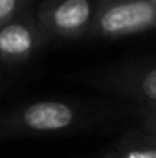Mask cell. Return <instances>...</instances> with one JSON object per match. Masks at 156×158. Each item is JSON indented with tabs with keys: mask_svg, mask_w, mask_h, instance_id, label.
Wrapping results in <instances>:
<instances>
[{
	"mask_svg": "<svg viewBox=\"0 0 156 158\" xmlns=\"http://www.w3.org/2000/svg\"><path fill=\"white\" fill-rule=\"evenodd\" d=\"M142 90L149 99L156 101V68L151 70L149 74H145V77L142 81Z\"/></svg>",
	"mask_w": 156,
	"mask_h": 158,
	"instance_id": "cell-5",
	"label": "cell"
},
{
	"mask_svg": "<svg viewBox=\"0 0 156 158\" xmlns=\"http://www.w3.org/2000/svg\"><path fill=\"white\" fill-rule=\"evenodd\" d=\"M18 6V0H0V24L7 20Z\"/></svg>",
	"mask_w": 156,
	"mask_h": 158,
	"instance_id": "cell-6",
	"label": "cell"
},
{
	"mask_svg": "<svg viewBox=\"0 0 156 158\" xmlns=\"http://www.w3.org/2000/svg\"><path fill=\"white\" fill-rule=\"evenodd\" d=\"M74 121V110L57 101H42L24 110V123L33 131H59Z\"/></svg>",
	"mask_w": 156,
	"mask_h": 158,
	"instance_id": "cell-2",
	"label": "cell"
},
{
	"mask_svg": "<svg viewBox=\"0 0 156 158\" xmlns=\"http://www.w3.org/2000/svg\"><path fill=\"white\" fill-rule=\"evenodd\" d=\"M33 48V33L28 26L13 22L0 28V53L9 59L22 57Z\"/></svg>",
	"mask_w": 156,
	"mask_h": 158,
	"instance_id": "cell-4",
	"label": "cell"
},
{
	"mask_svg": "<svg viewBox=\"0 0 156 158\" xmlns=\"http://www.w3.org/2000/svg\"><path fill=\"white\" fill-rule=\"evenodd\" d=\"M156 22V4L149 0H130L110 6L99 17L105 35H127Z\"/></svg>",
	"mask_w": 156,
	"mask_h": 158,
	"instance_id": "cell-1",
	"label": "cell"
},
{
	"mask_svg": "<svg viewBox=\"0 0 156 158\" xmlns=\"http://www.w3.org/2000/svg\"><path fill=\"white\" fill-rule=\"evenodd\" d=\"M92 15V4L90 0H63L53 9V26L63 33H76Z\"/></svg>",
	"mask_w": 156,
	"mask_h": 158,
	"instance_id": "cell-3",
	"label": "cell"
},
{
	"mask_svg": "<svg viewBox=\"0 0 156 158\" xmlns=\"http://www.w3.org/2000/svg\"><path fill=\"white\" fill-rule=\"evenodd\" d=\"M125 158H156V149H149V151H130Z\"/></svg>",
	"mask_w": 156,
	"mask_h": 158,
	"instance_id": "cell-7",
	"label": "cell"
}]
</instances>
